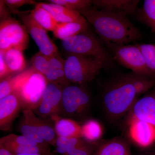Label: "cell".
<instances>
[{
	"label": "cell",
	"mask_w": 155,
	"mask_h": 155,
	"mask_svg": "<svg viewBox=\"0 0 155 155\" xmlns=\"http://www.w3.org/2000/svg\"><path fill=\"white\" fill-rule=\"evenodd\" d=\"M29 37L24 25L11 17L1 20L0 51L15 48L24 51L28 48Z\"/></svg>",
	"instance_id": "52a82bcc"
},
{
	"label": "cell",
	"mask_w": 155,
	"mask_h": 155,
	"mask_svg": "<svg viewBox=\"0 0 155 155\" xmlns=\"http://www.w3.org/2000/svg\"><path fill=\"white\" fill-rule=\"evenodd\" d=\"M31 63L32 68L43 75L48 82L58 83L63 86L70 84L66 79L64 70L53 67L48 58L39 51L33 56Z\"/></svg>",
	"instance_id": "4fadbf2b"
},
{
	"label": "cell",
	"mask_w": 155,
	"mask_h": 155,
	"mask_svg": "<svg viewBox=\"0 0 155 155\" xmlns=\"http://www.w3.org/2000/svg\"><path fill=\"white\" fill-rule=\"evenodd\" d=\"M0 155H16L7 149L2 145H0Z\"/></svg>",
	"instance_id": "836d02e7"
},
{
	"label": "cell",
	"mask_w": 155,
	"mask_h": 155,
	"mask_svg": "<svg viewBox=\"0 0 155 155\" xmlns=\"http://www.w3.org/2000/svg\"><path fill=\"white\" fill-rule=\"evenodd\" d=\"M33 70L31 67L23 72L9 77L1 81L0 99L14 92L18 84L26 78Z\"/></svg>",
	"instance_id": "7402d4cb"
},
{
	"label": "cell",
	"mask_w": 155,
	"mask_h": 155,
	"mask_svg": "<svg viewBox=\"0 0 155 155\" xmlns=\"http://www.w3.org/2000/svg\"><path fill=\"white\" fill-rule=\"evenodd\" d=\"M17 155H53L50 153H37L23 154H18Z\"/></svg>",
	"instance_id": "e575fe53"
},
{
	"label": "cell",
	"mask_w": 155,
	"mask_h": 155,
	"mask_svg": "<svg viewBox=\"0 0 155 155\" xmlns=\"http://www.w3.org/2000/svg\"><path fill=\"white\" fill-rule=\"evenodd\" d=\"M23 113L28 117L44 140L48 144L54 145L58 137L54 127L37 116L32 110H24Z\"/></svg>",
	"instance_id": "ffe728a7"
},
{
	"label": "cell",
	"mask_w": 155,
	"mask_h": 155,
	"mask_svg": "<svg viewBox=\"0 0 155 155\" xmlns=\"http://www.w3.org/2000/svg\"><path fill=\"white\" fill-rule=\"evenodd\" d=\"M139 0H95L91 1L95 8L122 13L127 15L135 14Z\"/></svg>",
	"instance_id": "9a60e30c"
},
{
	"label": "cell",
	"mask_w": 155,
	"mask_h": 155,
	"mask_svg": "<svg viewBox=\"0 0 155 155\" xmlns=\"http://www.w3.org/2000/svg\"><path fill=\"white\" fill-rule=\"evenodd\" d=\"M137 19L151 29L155 33V0H145L135 14Z\"/></svg>",
	"instance_id": "cb8c5ba5"
},
{
	"label": "cell",
	"mask_w": 155,
	"mask_h": 155,
	"mask_svg": "<svg viewBox=\"0 0 155 155\" xmlns=\"http://www.w3.org/2000/svg\"><path fill=\"white\" fill-rule=\"evenodd\" d=\"M22 110L21 102L15 93L0 99V129L8 131L14 119Z\"/></svg>",
	"instance_id": "5bb4252c"
},
{
	"label": "cell",
	"mask_w": 155,
	"mask_h": 155,
	"mask_svg": "<svg viewBox=\"0 0 155 155\" xmlns=\"http://www.w3.org/2000/svg\"><path fill=\"white\" fill-rule=\"evenodd\" d=\"M4 53V58L11 75L25 70L26 63L22 51L11 48Z\"/></svg>",
	"instance_id": "44dd1931"
},
{
	"label": "cell",
	"mask_w": 155,
	"mask_h": 155,
	"mask_svg": "<svg viewBox=\"0 0 155 155\" xmlns=\"http://www.w3.org/2000/svg\"><path fill=\"white\" fill-rule=\"evenodd\" d=\"M84 140L82 137H58L54 144L57 152L63 155L67 154L69 150L82 143Z\"/></svg>",
	"instance_id": "4316f807"
},
{
	"label": "cell",
	"mask_w": 155,
	"mask_h": 155,
	"mask_svg": "<svg viewBox=\"0 0 155 155\" xmlns=\"http://www.w3.org/2000/svg\"><path fill=\"white\" fill-rule=\"evenodd\" d=\"M11 76L4 58V53L0 51V80L1 81Z\"/></svg>",
	"instance_id": "1f68e13d"
},
{
	"label": "cell",
	"mask_w": 155,
	"mask_h": 155,
	"mask_svg": "<svg viewBox=\"0 0 155 155\" xmlns=\"http://www.w3.org/2000/svg\"><path fill=\"white\" fill-rule=\"evenodd\" d=\"M5 5L10 10L12 14H17L19 11L18 8L24 5H36V2L32 0H4L3 1Z\"/></svg>",
	"instance_id": "4dcf8cb0"
},
{
	"label": "cell",
	"mask_w": 155,
	"mask_h": 155,
	"mask_svg": "<svg viewBox=\"0 0 155 155\" xmlns=\"http://www.w3.org/2000/svg\"><path fill=\"white\" fill-rule=\"evenodd\" d=\"M64 86L48 82L38 107L34 112L42 119L59 116L61 113L62 91Z\"/></svg>",
	"instance_id": "30bf717a"
},
{
	"label": "cell",
	"mask_w": 155,
	"mask_h": 155,
	"mask_svg": "<svg viewBox=\"0 0 155 155\" xmlns=\"http://www.w3.org/2000/svg\"><path fill=\"white\" fill-rule=\"evenodd\" d=\"M0 8H1L0 9L1 10V15H1V20L11 17L10 14L11 13L10 10L2 0L0 2Z\"/></svg>",
	"instance_id": "d6a6232c"
},
{
	"label": "cell",
	"mask_w": 155,
	"mask_h": 155,
	"mask_svg": "<svg viewBox=\"0 0 155 155\" xmlns=\"http://www.w3.org/2000/svg\"><path fill=\"white\" fill-rule=\"evenodd\" d=\"M17 15L38 47L40 52L48 58L59 53L58 48L48 35L47 30L39 25L31 14L20 11Z\"/></svg>",
	"instance_id": "9c48e42d"
},
{
	"label": "cell",
	"mask_w": 155,
	"mask_h": 155,
	"mask_svg": "<svg viewBox=\"0 0 155 155\" xmlns=\"http://www.w3.org/2000/svg\"><path fill=\"white\" fill-rule=\"evenodd\" d=\"M139 96L130 73L108 83L103 94V104L109 119L116 121L128 114Z\"/></svg>",
	"instance_id": "7a4b0ae2"
},
{
	"label": "cell",
	"mask_w": 155,
	"mask_h": 155,
	"mask_svg": "<svg viewBox=\"0 0 155 155\" xmlns=\"http://www.w3.org/2000/svg\"><path fill=\"white\" fill-rule=\"evenodd\" d=\"M51 119L54 122V128L58 137H81V125L75 120L61 118L59 116Z\"/></svg>",
	"instance_id": "d6986e66"
},
{
	"label": "cell",
	"mask_w": 155,
	"mask_h": 155,
	"mask_svg": "<svg viewBox=\"0 0 155 155\" xmlns=\"http://www.w3.org/2000/svg\"><path fill=\"white\" fill-rule=\"evenodd\" d=\"M135 45L141 51L147 67L155 76V45L146 44Z\"/></svg>",
	"instance_id": "83f0119b"
},
{
	"label": "cell",
	"mask_w": 155,
	"mask_h": 155,
	"mask_svg": "<svg viewBox=\"0 0 155 155\" xmlns=\"http://www.w3.org/2000/svg\"><path fill=\"white\" fill-rule=\"evenodd\" d=\"M104 68V65L98 60L79 55H68L64 64L67 81L81 85L95 79Z\"/></svg>",
	"instance_id": "277c9868"
},
{
	"label": "cell",
	"mask_w": 155,
	"mask_h": 155,
	"mask_svg": "<svg viewBox=\"0 0 155 155\" xmlns=\"http://www.w3.org/2000/svg\"><path fill=\"white\" fill-rule=\"evenodd\" d=\"M105 45H127L140 40L142 34L125 14L92 7L80 12Z\"/></svg>",
	"instance_id": "6da1fadb"
},
{
	"label": "cell",
	"mask_w": 155,
	"mask_h": 155,
	"mask_svg": "<svg viewBox=\"0 0 155 155\" xmlns=\"http://www.w3.org/2000/svg\"><path fill=\"white\" fill-rule=\"evenodd\" d=\"M47 2L58 4L79 13L92 7L91 0H50Z\"/></svg>",
	"instance_id": "f1b7e54d"
},
{
	"label": "cell",
	"mask_w": 155,
	"mask_h": 155,
	"mask_svg": "<svg viewBox=\"0 0 155 155\" xmlns=\"http://www.w3.org/2000/svg\"><path fill=\"white\" fill-rule=\"evenodd\" d=\"M129 137L140 147L148 148L155 143V125L149 122L132 119L127 121Z\"/></svg>",
	"instance_id": "8fae6325"
},
{
	"label": "cell",
	"mask_w": 155,
	"mask_h": 155,
	"mask_svg": "<svg viewBox=\"0 0 155 155\" xmlns=\"http://www.w3.org/2000/svg\"><path fill=\"white\" fill-rule=\"evenodd\" d=\"M116 60L132 72L154 78L155 76L147 67L142 54L136 45H106Z\"/></svg>",
	"instance_id": "8992f818"
},
{
	"label": "cell",
	"mask_w": 155,
	"mask_h": 155,
	"mask_svg": "<svg viewBox=\"0 0 155 155\" xmlns=\"http://www.w3.org/2000/svg\"><path fill=\"white\" fill-rule=\"evenodd\" d=\"M127 114V121L136 119L155 125V90L137 100Z\"/></svg>",
	"instance_id": "7c38bea8"
},
{
	"label": "cell",
	"mask_w": 155,
	"mask_h": 155,
	"mask_svg": "<svg viewBox=\"0 0 155 155\" xmlns=\"http://www.w3.org/2000/svg\"><path fill=\"white\" fill-rule=\"evenodd\" d=\"M103 134L102 126L97 120L90 119L81 125V137L89 143L97 144Z\"/></svg>",
	"instance_id": "603a6c76"
},
{
	"label": "cell",
	"mask_w": 155,
	"mask_h": 155,
	"mask_svg": "<svg viewBox=\"0 0 155 155\" xmlns=\"http://www.w3.org/2000/svg\"><path fill=\"white\" fill-rule=\"evenodd\" d=\"M38 4L48 11L58 23L75 22L83 17L79 12L70 10L58 4L50 2H40Z\"/></svg>",
	"instance_id": "ac0fdd59"
},
{
	"label": "cell",
	"mask_w": 155,
	"mask_h": 155,
	"mask_svg": "<svg viewBox=\"0 0 155 155\" xmlns=\"http://www.w3.org/2000/svg\"><path fill=\"white\" fill-rule=\"evenodd\" d=\"M90 102V95L82 85L69 84L63 87L61 113L79 116L87 110Z\"/></svg>",
	"instance_id": "ba28073f"
},
{
	"label": "cell",
	"mask_w": 155,
	"mask_h": 155,
	"mask_svg": "<svg viewBox=\"0 0 155 155\" xmlns=\"http://www.w3.org/2000/svg\"><path fill=\"white\" fill-rule=\"evenodd\" d=\"M30 14L34 20L46 30L54 31L58 24L49 12L40 5L38 3L35 5V8L31 11Z\"/></svg>",
	"instance_id": "d4e9b609"
},
{
	"label": "cell",
	"mask_w": 155,
	"mask_h": 155,
	"mask_svg": "<svg viewBox=\"0 0 155 155\" xmlns=\"http://www.w3.org/2000/svg\"><path fill=\"white\" fill-rule=\"evenodd\" d=\"M143 155H155V150L146 153Z\"/></svg>",
	"instance_id": "d590c367"
},
{
	"label": "cell",
	"mask_w": 155,
	"mask_h": 155,
	"mask_svg": "<svg viewBox=\"0 0 155 155\" xmlns=\"http://www.w3.org/2000/svg\"><path fill=\"white\" fill-rule=\"evenodd\" d=\"M97 144L89 143L84 140L82 143L69 150L66 155H94Z\"/></svg>",
	"instance_id": "f546056e"
},
{
	"label": "cell",
	"mask_w": 155,
	"mask_h": 155,
	"mask_svg": "<svg viewBox=\"0 0 155 155\" xmlns=\"http://www.w3.org/2000/svg\"><path fill=\"white\" fill-rule=\"evenodd\" d=\"M88 29V22L83 16L81 19L75 22L58 23L53 31V34L56 38L63 41Z\"/></svg>",
	"instance_id": "e0dca14e"
},
{
	"label": "cell",
	"mask_w": 155,
	"mask_h": 155,
	"mask_svg": "<svg viewBox=\"0 0 155 155\" xmlns=\"http://www.w3.org/2000/svg\"><path fill=\"white\" fill-rule=\"evenodd\" d=\"M19 127V130L22 135L38 144L48 145L49 144L42 138L41 136L28 117L23 113V117Z\"/></svg>",
	"instance_id": "484cf974"
},
{
	"label": "cell",
	"mask_w": 155,
	"mask_h": 155,
	"mask_svg": "<svg viewBox=\"0 0 155 155\" xmlns=\"http://www.w3.org/2000/svg\"><path fill=\"white\" fill-rule=\"evenodd\" d=\"M48 82L43 75L34 69L18 84L13 93L19 97L23 110H36Z\"/></svg>",
	"instance_id": "5b68a950"
},
{
	"label": "cell",
	"mask_w": 155,
	"mask_h": 155,
	"mask_svg": "<svg viewBox=\"0 0 155 155\" xmlns=\"http://www.w3.org/2000/svg\"><path fill=\"white\" fill-rule=\"evenodd\" d=\"M94 155H131L127 143L115 138L98 143Z\"/></svg>",
	"instance_id": "2e32d148"
},
{
	"label": "cell",
	"mask_w": 155,
	"mask_h": 155,
	"mask_svg": "<svg viewBox=\"0 0 155 155\" xmlns=\"http://www.w3.org/2000/svg\"><path fill=\"white\" fill-rule=\"evenodd\" d=\"M94 34L89 30L62 41L61 46L68 55H79L95 58L105 69L114 65V59Z\"/></svg>",
	"instance_id": "3957f363"
}]
</instances>
